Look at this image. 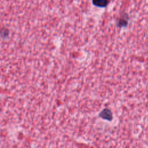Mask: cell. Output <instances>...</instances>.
Returning a JSON list of instances; mask_svg holds the SVG:
<instances>
[{
    "instance_id": "obj_2",
    "label": "cell",
    "mask_w": 148,
    "mask_h": 148,
    "mask_svg": "<svg viewBox=\"0 0 148 148\" xmlns=\"http://www.w3.org/2000/svg\"><path fill=\"white\" fill-rule=\"evenodd\" d=\"M93 4L98 7H105L108 4V0H92Z\"/></svg>"
},
{
    "instance_id": "obj_1",
    "label": "cell",
    "mask_w": 148,
    "mask_h": 148,
    "mask_svg": "<svg viewBox=\"0 0 148 148\" xmlns=\"http://www.w3.org/2000/svg\"><path fill=\"white\" fill-rule=\"evenodd\" d=\"M99 116L103 119H105L109 121H111L113 119L112 112L109 109H103L99 114Z\"/></svg>"
}]
</instances>
